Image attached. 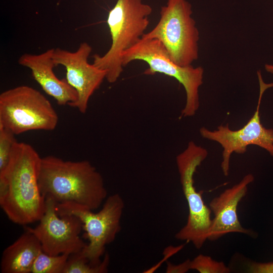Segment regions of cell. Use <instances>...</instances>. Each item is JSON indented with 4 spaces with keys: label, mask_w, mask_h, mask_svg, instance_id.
I'll return each instance as SVG.
<instances>
[{
    "label": "cell",
    "mask_w": 273,
    "mask_h": 273,
    "mask_svg": "<svg viewBox=\"0 0 273 273\" xmlns=\"http://www.w3.org/2000/svg\"><path fill=\"white\" fill-rule=\"evenodd\" d=\"M254 180L252 174H247L239 183L225 190L211 200L209 207L214 216L208 240H216L232 233L251 236L254 235L252 231L241 225L237 214L238 204L246 196L249 185Z\"/></svg>",
    "instance_id": "12"
},
{
    "label": "cell",
    "mask_w": 273,
    "mask_h": 273,
    "mask_svg": "<svg viewBox=\"0 0 273 273\" xmlns=\"http://www.w3.org/2000/svg\"><path fill=\"white\" fill-rule=\"evenodd\" d=\"M69 256L50 255L42 251L34 262L31 273H63Z\"/></svg>",
    "instance_id": "16"
},
{
    "label": "cell",
    "mask_w": 273,
    "mask_h": 273,
    "mask_svg": "<svg viewBox=\"0 0 273 273\" xmlns=\"http://www.w3.org/2000/svg\"><path fill=\"white\" fill-rule=\"evenodd\" d=\"M124 208V200L117 193L107 197L101 209L96 213L75 203L56 204L59 215H74L82 223L88 243L81 252L92 265L101 263L107 245L112 243L120 232Z\"/></svg>",
    "instance_id": "5"
},
{
    "label": "cell",
    "mask_w": 273,
    "mask_h": 273,
    "mask_svg": "<svg viewBox=\"0 0 273 273\" xmlns=\"http://www.w3.org/2000/svg\"><path fill=\"white\" fill-rule=\"evenodd\" d=\"M15 134L0 125V174L7 168L13 146L17 141Z\"/></svg>",
    "instance_id": "18"
},
{
    "label": "cell",
    "mask_w": 273,
    "mask_h": 273,
    "mask_svg": "<svg viewBox=\"0 0 273 273\" xmlns=\"http://www.w3.org/2000/svg\"><path fill=\"white\" fill-rule=\"evenodd\" d=\"M81 251L69 255L63 273H106L108 271L110 257L107 252L100 264L92 265Z\"/></svg>",
    "instance_id": "15"
},
{
    "label": "cell",
    "mask_w": 273,
    "mask_h": 273,
    "mask_svg": "<svg viewBox=\"0 0 273 273\" xmlns=\"http://www.w3.org/2000/svg\"><path fill=\"white\" fill-rule=\"evenodd\" d=\"M45 211L35 228L25 226L40 243L45 253L53 256L71 255L80 252L86 245L80 237L82 223L72 215L60 216L56 203L50 197L45 198Z\"/></svg>",
    "instance_id": "10"
},
{
    "label": "cell",
    "mask_w": 273,
    "mask_h": 273,
    "mask_svg": "<svg viewBox=\"0 0 273 273\" xmlns=\"http://www.w3.org/2000/svg\"><path fill=\"white\" fill-rule=\"evenodd\" d=\"M259 83V95L256 110L248 122L238 130L230 128L228 124L219 125L211 130L206 127L200 129L202 137L218 143L223 148L221 168L223 174L228 176L230 159L233 153L244 154L249 145H256L266 150L273 157V129L263 126L260 121V106L264 92L273 87V83H266L260 71H257Z\"/></svg>",
    "instance_id": "9"
},
{
    "label": "cell",
    "mask_w": 273,
    "mask_h": 273,
    "mask_svg": "<svg viewBox=\"0 0 273 273\" xmlns=\"http://www.w3.org/2000/svg\"><path fill=\"white\" fill-rule=\"evenodd\" d=\"M191 269L200 273H229L231 269L223 262L218 261L210 256L199 254L191 261Z\"/></svg>",
    "instance_id": "17"
},
{
    "label": "cell",
    "mask_w": 273,
    "mask_h": 273,
    "mask_svg": "<svg viewBox=\"0 0 273 273\" xmlns=\"http://www.w3.org/2000/svg\"><path fill=\"white\" fill-rule=\"evenodd\" d=\"M54 50L49 49L39 54H24L19 57L18 63L31 70L34 79L58 105L71 107L77 99V93L66 79H60L54 73L53 69L56 66Z\"/></svg>",
    "instance_id": "13"
},
{
    "label": "cell",
    "mask_w": 273,
    "mask_h": 273,
    "mask_svg": "<svg viewBox=\"0 0 273 273\" xmlns=\"http://www.w3.org/2000/svg\"><path fill=\"white\" fill-rule=\"evenodd\" d=\"M247 271L251 273H273V262H249L247 266Z\"/></svg>",
    "instance_id": "19"
},
{
    "label": "cell",
    "mask_w": 273,
    "mask_h": 273,
    "mask_svg": "<svg viewBox=\"0 0 273 273\" xmlns=\"http://www.w3.org/2000/svg\"><path fill=\"white\" fill-rule=\"evenodd\" d=\"M41 159L30 145L16 141L8 166L0 174V206L14 223L25 225L43 215L45 198L38 186Z\"/></svg>",
    "instance_id": "1"
},
{
    "label": "cell",
    "mask_w": 273,
    "mask_h": 273,
    "mask_svg": "<svg viewBox=\"0 0 273 273\" xmlns=\"http://www.w3.org/2000/svg\"><path fill=\"white\" fill-rule=\"evenodd\" d=\"M192 13L188 1L167 0L157 24L142 38L159 40L174 63L181 67L191 66L198 58L199 39Z\"/></svg>",
    "instance_id": "4"
},
{
    "label": "cell",
    "mask_w": 273,
    "mask_h": 273,
    "mask_svg": "<svg viewBox=\"0 0 273 273\" xmlns=\"http://www.w3.org/2000/svg\"><path fill=\"white\" fill-rule=\"evenodd\" d=\"M191 261L188 259L178 264H174L169 261L166 263V273H186L191 270Z\"/></svg>",
    "instance_id": "20"
},
{
    "label": "cell",
    "mask_w": 273,
    "mask_h": 273,
    "mask_svg": "<svg viewBox=\"0 0 273 273\" xmlns=\"http://www.w3.org/2000/svg\"><path fill=\"white\" fill-rule=\"evenodd\" d=\"M25 231L3 251L0 264L2 273H31L34 262L42 250L36 236Z\"/></svg>",
    "instance_id": "14"
},
{
    "label": "cell",
    "mask_w": 273,
    "mask_h": 273,
    "mask_svg": "<svg viewBox=\"0 0 273 273\" xmlns=\"http://www.w3.org/2000/svg\"><path fill=\"white\" fill-rule=\"evenodd\" d=\"M207 150L189 142L187 148L176 157V164L189 214L186 224L175 235L177 240L191 242L200 249L208 240L212 226L211 211L205 203L202 191H197L194 175L197 168L206 159Z\"/></svg>",
    "instance_id": "8"
},
{
    "label": "cell",
    "mask_w": 273,
    "mask_h": 273,
    "mask_svg": "<svg viewBox=\"0 0 273 273\" xmlns=\"http://www.w3.org/2000/svg\"><path fill=\"white\" fill-rule=\"evenodd\" d=\"M152 7L142 0H117L109 12L107 23L111 37V45L103 56L95 54L93 64L106 71V79L114 83L120 76L124 51L142 38L149 24Z\"/></svg>",
    "instance_id": "3"
},
{
    "label": "cell",
    "mask_w": 273,
    "mask_h": 273,
    "mask_svg": "<svg viewBox=\"0 0 273 273\" xmlns=\"http://www.w3.org/2000/svg\"><path fill=\"white\" fill-rule=\"evenodd\" d=\"M58 122V114L50 102L32 87L21 85L0 95V125L15 135L52 130Z\"/></svg>",
    "instance_id": "7"
},
{
    "label": "cell",
    "mask_w": 273,
    "mask_h": 273,
    "mask_svg": "<svg viewBox=\"0 0 273 273\" xmlns=\"http://www.w3.org/2000/svg\"><path fill=\"white\" fill-rule=\"evenodd\" d=\"M134 60L143 61L148 64L149 68L144 72L146 75L159 73L178 80L183 85L186 94V102L180 118L195 114L200 105L199 89L203 83L204 69L201 66L177 65L171 60L164 45L157 39L141 38L123 52V67Z\"/></svg>",
    "instance_id": "6"
},
{
    "label": "cell",
    "mask_w": 273,
    "mask_h": 273,
    "mask_svg": "<svg viewBox=\"0 0 273 273\" xmlns=\"http://www.w3.org/2000/svg\"><path fill=\"white\" fill-rule=\"evenodd\" d=\"M92 52V47L83 42L75 52L54 49L53 56L56 66L62 65L65 68L66 80L77 93V99L71 107L76 108L83 114L87 109L90 97L100 87L106 76L105 70L89 63Z\"/></svg>",
    "instance_id": "11"
},
{
    "label": "cell",
    "mask_w": 273,
    "mask_h": 273,
    "mask_svg": "<svg viewBox=\"0 0 273 273\" xmlns=\"http://www.w3.org/2000/svg\"><path fill=\"white\" fill-rule=\"evenodd\" d=\"M38 186L42 196L56 204L72 202L93 211L108 197L103 176L87 160H65L52 155L41 158Z\"/></svg>",
    "instance_id": "2"
},
{
    "label": "cell",
    "mask_w": 273,
    "mask_h": 273,
    "mask_svg": "<svg viewBox=\"0 0 273 273\" xmlns=\"http://www.w3.org/2000/svg\"><path fill=\"white\" fill-rule=\"evenodd\" d=\"M265 70L273 74V65L266 64L264 65Z\"/></svg>",
    "instance_id": "21"
}]
</instances>
